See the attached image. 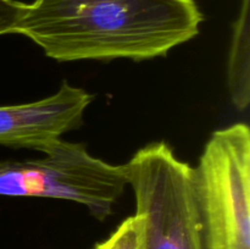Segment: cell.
I'll use <instances>...</instances> for the list:
<instances>
[{
	"label": "cell",
	"instance_id": "6da1fadb",
	"mask_svg": "<svg viewBox=\"0 0 250 249\" xmlns=\"http://www.w3.org/2000/svg\"><path fill=\"white\" fill-rule=\"evenodd\" d=\"M202 22L194 0H36L15 33L59 62L142 61L197 37Z\"/></svg>",
	"mask_w": 250,
	"mask_h": 249
},
{
	"label": "cell",
	"instance_id": "7a4b0ae2",
	"mask_svg": "<svg viewBox=\"0 0 250 249\" xmlns=\"http://www.w3.org/2000/svg\"><path fill=\"white\" fill-rule=\"evenodd\" d=\"M124 166L136 197L141 249H207L194 167L165 142L139 149Z\"/></svg>",
	"mask_w": 250,
	"mask_h": 249
},
{
	"label": "cell",
	"instance_id": "3957f363",
	"mask_svg": "<svg viewBox=\"0 0 250 249\" xmlns=\"http://www.w3.org/2000/svg\"><path fill=\"white\" fill-rule=\"evenodd\" d=\"M45 156L0 161V195L51 198L84 205L99 221L112 214L128 185L124 165H112L88 153L80 143L53 142Z\"/></svg>",
	"mask_w": 250,
	"mask_h": 249
},
{
	"label": "cell",
	"instance_id": "277c9868",
	"mask_svg": "<svg viewBox=\"0 0 250 249\" xmlns=\"http://www.w3.org/2000/svg\"><path fill=\"white\" fill-rule=\"evenodd\" d=\"M207 249H250V129L211 134L194 167Z\"/></svg>",
	"mask_w": 250,
	"mask_h": 249
},
{
	"label": "cell",
	"instance_id": "5b68a950",
	"mask_svg": "<svg viewBox=\"0 0 250 249\" xmlns=\"http://www.w3.org/2000/svg\"><path fill=\"white\" fill-rule=\"evenodd\" d=\"M94 97L63 81L59 90L41 100L0 105V145L43 151L83 124Z\"/></svg>",
	"mask_w": 250,
	"mask_h": 249
},
{
	"label": "cell",
	"instance_id": "8992f818",
	"mask_svg": "<svg viewBox=\"0 0 250 249\" xmlns=\"http://www.w3.org/2000/svg\"><path fill=\"white\" fill-rule=\"evenodd\" d=\"M249 2L243 0L233 24L231 48L227 62V85L229 98L238 110H246L250 102V24Z\"/></svg>",
	"mask_w": 250,
	"mask_h": 249
},
{
	"label": "cell",
	"instance_id": "52a82bcc",
	"mask_svg": "<svg viewBox=\"0 0 250 249\" xmlns=\"http://www.w3.org/2000/svg\"><path fill=\"white\" fill-rule=\"evenodd\" d=\"M93 249H141V224L134 216L127 217L105 241Z\"/></svg>",
	"mask_w": 250,
	"mask_h": 249
},
{
	"label": "cell",
	"instance_id": "ba28073f",
	"mask_svg": "<svg viewBox=\"0 0 250 249\" xmlns=\"http://www.w3.org/2000/svg\"><path fill=\"white\" fill-rule=\"evenodd\" d=\"M27 9V4L16 0H0V36L14 34Z\"/></svg>",
	"mask_w": 250,
	"mask_h": 249
}]
</instances>
